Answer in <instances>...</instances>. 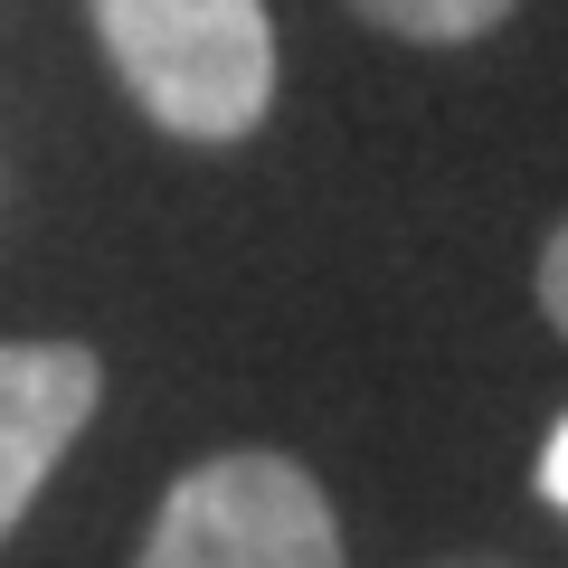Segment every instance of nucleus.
Instances as JSON below:
<instances>
[{"mask_svg":"<svg viewBox=\"0 0 568 568\" xmlns=\"http://www.w3.org/2000/svg\"><path fill=\"white\" fill-rule=\"evenodd\" d=\"M123 95L181 142H246L275 104L265 0H85Z\"/></svg>","mask_w":568,"mask_h":568,"instance_id":"obj_1","label":"nucleus"},{"mask_svg":"<svg viewBox=\"0 0 568 568\" xmlns=\"http://www.w3.org/2000/svg\"><path fill=\"white\" fill-rule=\"evenodd\" d=\"M133 568H342V521L294 455L227 446L162 493Z\"/></svg>","mask_w":568,"mask_h":568,"instance_id":"obj_2","label":"nucleus"},{"mask_svg":"<svg viewBox=\"0 0 568 568\" xmlns=\"http://www.w3.org/2000/svg\"><path fill=\"white\" fill-rule=\"evenodd\" d=\"M104 398V361L77 342H0V540L20 530L58 455L85 436Z\"/></svg>","mask_w":568,"mask_h":568,"instance_id":"obj_3","label":"nucleus"},{"mask_svg":"<svg viewBox=\"0 0 568 568\" xmlns=\"http://www.w3.org/2000/svg\"><path fill=\"white\" fill-rule=\"evenodd\" d=\"M361 20H379L388 39H426V48H455V39H484V29L511 20V0H351Z\"/></svg>","mask_w":568,"mask_h":568,"instance_id":"obj_4","label":"nucleus"},{"mask_svg":"<svg viewBox=\"0 0 568 568\" xmlns=\"http://www.w3.org/2000/svg\"><path fill=\"white\" fill-rule=\"evenodd\" d=\"M540 313L559 323V342H568V227L540 246Z\"/></svg>","mask_w":568,"mask_h":568,"instance_id":"obj_5","label":"nucleus"},{"mask_svg":"<svg viewBox=\"0 0 568 568\" xmlns=\"http://www.w3.org/2000/svg\"><path fill=\"white\" fill-rule=\"evenodd\" d=\"M540 493H549V503L568 511V426L549 436V455H540Z\"/></svg>","mask_w":568,"mask_h":568,"instance_id":"obj_6","label":"nucleus"}]
</instances>
